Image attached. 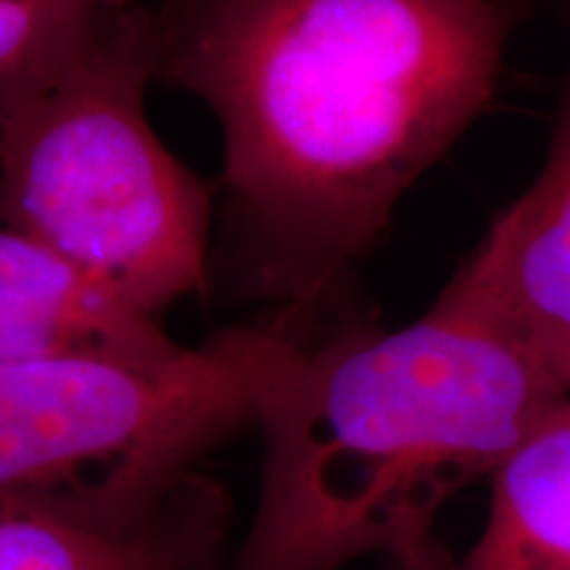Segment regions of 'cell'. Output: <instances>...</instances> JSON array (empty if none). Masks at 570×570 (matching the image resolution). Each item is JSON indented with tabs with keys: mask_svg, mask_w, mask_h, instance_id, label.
<instances>
[{
	"mask_svg": "<svg viewBox=\"0 0 570 570\" xmlns=\"http://www.w3.org/2000/svg\"><path fill=\"white\" fill-rule=\"evenodd\" d=\"M560 404L568 389L428 312L399 331L296 346L256 407L259 499L233 570L415 560L441 504Z\"/></svg>",
	"mask_w": 570,
	"mask_h": 570,
	"instance_id": "2",
	"label": "cell"
},
{
	"mask_svg": "<svg viewBox=\"0 0 570 570\" xmlns=\"http://www.w3.org/2000/svg\"><path fill=\"white\" fill-rule=\"evenodd\" d=\"M396 570H570V407L560 404L491 470L489 518L452 566L433 541Z\"/></svg>",
	"mask_w": 570,
	"mask_h": 570,
	"instance_id": "7",
	"label": "cell"
},
{
	"mask_svg": "<svg viewBox=\"0 0 570 570\" xmlns=\"http://www.w3.org/2000/svg\"><path fill=\"white\" fill-rule=\"evenodd\" d=\"M190 541L169 529L106 539L59 520L0 508V570H183Z\"/></svg>",
	"mask_w": 570,
	"mask_h": 570,
	"instance_id": "8",
	"label": "cell"
},
{
	"mask_svg": "<svg viewBox=\"0 0 570 570\" xmlns=\"http://www.w3.org/2000/svg\"><path fill=\"white\" fill-rule=\"evenodd\" d=\"M185 346L53 248L0 227V362L106 360L154 367Z\"/></svg>",
	"mask_w": 570,
	"mask_h": 570,
	"instance_id": "6",
	"label": "cell"
},
{
	"mask_svg": "<svg viewBox=\"0 0 570 570\" xmlns=\"http://www.w3.org/2000/svg\"><path fill=\"white\" fill-rule=\"evenodd\" d=\"M98 0H0V88L82 30Z\"/></svg>",
	"mask_w": 570,
	"mask_h": 570,
	"instance_id": "9",
	"label": "cell"
},
{
	"mask_svg": "<svg viewBox=\"0 0 570 570\" xmlns=\"http://www.w3.org/2000/svg\"><path fill=\"white\" fill-rule=\"evenodd\" d=\"M428 315L458 323L570 386V119L529 188L491 225Z\"/></svg>",
	"mask_w": 570,
	"mask_h": 570,
	"instance_id": "5",
	"label": "cell"
},
{
	"mask_svg": "<svg viewBox=\"0 0 570 570\" xmlns=\"http://www.w3.org/2000/svg\"><path fill=\"white\" fill-rule=\"evenodd\" d=\"M156 13L96 11L59 51L0 88V217L146 315L204 291L209 188L146 114Z\"/></svg>",
	"mask_w": 570,
	"mask_h": 570,
	"instance_id": "3",
	"label": "cell"
},
{
	"mask_svg": "<svg viewBox=\"0 0 570 570\" xmlns=\"http://www.w3.org/2000/svg\"><path fill=\"white\" fill-rule=\"evenodd\" d=\"M294 352V341L235 327L154 367L0 362V508L106 539L161 529L188 465L254 423Z\"/></svg>",
	"mask_w": 570,
	"mask_h": 570,
	"instance_id": "4",
	"label": "cell"
},
{
	"mask_svg": "<svg viewBox=\"0 0 570 570\" xmlns=\"http://www.w3.org/2000/svg\"><path fill=\"white\" fill-rule=\"evenodd\" d=\"M156 77L217 114L262 277L317 296L489 109L499 0H173Z\"/></svg>",
	"mask_w": 570,
	"mask_h": 570,
	"instance_id": "1",
	"label": "cell"
}]
</instances>
